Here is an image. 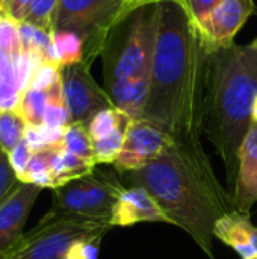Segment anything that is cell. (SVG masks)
Returning a JSON list of instances; mask_svg holds the SVG:
<instances>
[{
  "mask_svg": "<svg viewBox=\"0 0 257 259\" xmlns=\"http://www.w3.org/2000/svg\"><path fill=\"white\" fill-rule=\"evenodd\" d=\"M209 53L198 29L177 2L156 3L150 94L142 120L173 138L201 140Z\"/></svg>",
  "mask_w": 257,
  "mask_h": 259,
  "instance_id": "1",
  "label": "cell"
},
{
  "mask_svg": "<svg viewBox=\"0 0 257 259\" xmlns=\"http://www.w3.org/2000/svg\"><path fill=\"white\" fill-rule=\"evenodd\" d=\"M124 178L130 185L145 188L170 225L183 229L214 259V226L236 205L220 184L201 140L173 138L159 158Z\"/></svg>",
  "mask_w": 257,
  "mask_h": 259,
  "instance_id": "2",
  "label": "cell"
},
{
  "mask_svg": "<svg viewBox=\"0 0 257 259\" xmlns=\"http://www.w3.org/2000/svg\"><path fill=\"white\" fill-rule=\"evenodd\" d=\"M257 96V47L230 44L211 50L203 134L226 168L229 188H235L239 149L251 126Z\"/></svg>",
  "mask_w": 257,
  "mask_h": 259,
  "instance_id": "3",
  "label": "cell"
},
{
  "mask_svg": "<svg viewBox=\"0 0 257 259\" xmlns=\"http://www.w3.org/2000/svg\"><path fill=\"white\" fill-rule=\"evenodd\" d=\"M133 12L123 0H58L53 30L77 33L83 39V62L91 65L103 53L112 32Z\"/></svg>",
  "mask_w": 257,
  "mask_h": 259,
  "instance_id": "4",
  "label": "cell"
},
{
  "mask_svg": "<svg viewBox=\"0 0 257 259\" xmlns=\"http://www.w3.org/2000/svg\"><path fill=\"white\" fill-rule=\"evenodd\" d=\"M156 33V3L138 8L126 27L124 39L118 47L106 44L105 83L129 80L150 73Z\"/></svg>",
  "mask_w": 257,
  "mask_h": 259,
  "instance_id": "5",
  "label": "cell"
},
{
  "mask_svg": "<svg viewBox=\"0 0 257 259\" xmlns=\"http://www.w3.org/2000/svg\"><path fill=\"white\" fill-rule=\"evenodd\" d=\"M109 229H112L109 225L64 219L47 212L33 229L24 232L3 259H68L76 241L105 237Z\"/></svg>",
  "mask_w": 257,
  "mask_h": 259,
  "instance_id": "6",
  "label": "cell"
},
{
  "mask_svg": "<svg viewBox=\"0 0 257 259\" xmlns=\"http://www.w3.org/2000/svg\"><path fill=\"white\" fill-rule=\"evenodd\" d=\"M61 80L71 123L86 126L95 114L114 106L109 94L98 87L89 73V65L85 62L62 67Z\"/></svg>",
  "mask_w": 257,
  "mask_h": 259,
  "instance_id": "7",
  "label": "cell"
},
{
  "mask_svg": "<svg viewBox=\"0 0 257 259\" xmlns=\"http://www.w3.org/2000/svg\"><path fill=\"white\" fill-rule=\"evenodd\" d=\"M171 143L173 137L159 126L142 118L132 120L114 168L121 175L141 170L159 158Z\"/></svg>",
  "mask_w": 257,
  "mask_h": 259,
  "instance_id": "8",
  "label": "cell"
},
{
  "mask_svg": "<svg viewBox=\"0 0 257 259\" xmlns=\"http://www.w3.org/2000/svg\"><path fill=\"white\" fill-rule=\"evenodd\" d=\"M254 11V0H221L195 27L209 50H215L233 44L236 33Z\"/></svg>",
  "mask_w": 257,
  "mask_h": 259,
  "instance_id": "9",
  "label": "cell"
},
{
  "mask_svg": "<svg viewBox=\"0 0 257 259\" xmlns=\"http://www.w3.org/2000/svg\"><path fill=\"white\" fill-rule=\"evenodd\" d=\"M44 188L18 182L12 193L0 203V258H3L24 235L27 217Z\"/></svg>",
  "mask_w": 257,
  "mask_h": 259,
  "instance_id": "10",
  "label": "cell"
},
{
  "mask_svg": "<svg viewBox=\"0 0 257 259\" xmlns=\"http://www.w3.org/2000/svg\"><path fill=\"white\" fill-rule=\"evenodd\" d=\"M79 179L85 193L89 219L95 223L109 225L114 206L126 190L124 184L115 171L101 170L97 167Z\"/></svg>",
  "mask_w": 257,
  "mask_h": 259,
  "instance_id": "11",
  "label": "cell"
},
{
  "mask_svg": "<svg viewBox=\"0 0 257 259\" xmlns=\"http://www.w3.org/2000/svg\"><path fill=\"white\" fill-rule=\"evenodd\" d=\"M138 223H168L167 215L162 212L159 205L155 202L151 194L138 185H130L120 196L114 206L109 225L129 228Z\"/></svg>",
  "mask_w": 257,
  "mask_h": 259,
  "instance_id": "12",
  "label": "cell"
},
{
  "mask_svg": "<svg viewBox=\"0 0 257 259\" xmlns=\"http://www.w3.org/2000/svg\"><path fill=\"white\" fill-rule=\"evenodd\" d=\"M233 199L236 209L250 217L257 202V123L253 121L239 149V168Z\"/></svg>",
  "mask_w": 257,
  "mask_h": 259,
  "instance_id": "13",
  "label": "cell"
},
{
  "mask_svg": "<svg viewBox=\"0 0 257 259\" xmlns=\"http://www.w3.org/2000/svg\"><path fill=\"white\" fill-rule=\"evenodd\" d=\"M214 237L232 247L241 259L257 258V229L250 217L238 209L221 215L214 226Z\"/></svg>",
  "mask_w": 257,
  "mask_h": 259,
  "instance_id": "14",
  "label": "cell"
},
{
  "mask_svg": "<svg viewBox=\"0 0 257 259\" xmlns=\"http://www.w3.org/2000/svg\"><path fill=\"white\" fill-rule=\"evenodd\" d=\"M106 93L115 108L133 120H141L150 94V73L129 80L106 83Z\"/></svg>",
  "mask_w": 257,
  "mask_h": 259,
  "instance_id": "15",
  "label": "cell"
},
{
  "mask_svg": "<svg viewBox=\"0 0 257 259\" xmlns=\"http://www.w3.org/2000/svg\"><path fill=\"white\" fill-rule=\"evenodd\" d=\"M59 141L39 147L33 152L27 167L18 176L21 182L35 184L41 188H56V162Z\"/></svg>",
  "mask_w": 257,
  "mask_h": 259,
  "instance_id": "16",
  "label": "cell"
},
{
  "mask_svg": "<svg viewBox=\"0 0 257 259\" xmlns=\"http://www.w3.org/2000/svg\"><path fill=\"white\" fill-rule=\"evenodd\" d=\"M85 47L83 39L70 30H53L52 32V50L50 62L59 68L83 62Z\"/></svg>",
  "mask_w": 257,
  "mask_h": 259,
  "instance_id": "17",
  "label": "cell"
},
{
  "mask_svg": "<svg viewBox=\"0 0 257 259\" xmlns=\"http://www.w3.org/2000/svg\"><path fill=\"white\" fill-rule=\"evenodd\" d=\"M48 100H50L48 90H39V88L29 87L21 94L20 103L15 111L23 117L27 127L41 129V127H44V118H45Z\"/></svg>",
  "mask_w": 257,
  "mask_h": 259,
  "instance_id": "18",
  "label": "cell"
},
{
  "mask_svg": "<svg viewBox=\"0 0 257 259\" xmlns=\"http://www.w3.org/2000/svg\"><path fill=\"white\" fill-rule=\"evenodd\" d=\"M21 94L23 91L17 80L14 56L5 55L0 68V111H15Z\"/></svg>",
  "mask_w": 257,
  "mask_h": 259,
  "instance_id": "19",
  "label": "cell"
},
{
  "mask_svg": "<svg viewBox=\"0 0 257 259\" xmlns=\"http://www.w3.org/2000/svg\"><path fill=\"white\" fill-rule=\"evenodd\" d=\"M27 134V124L17 111H0V147L9 155Z\"/></svg>",
  "mask_w": 257,
  "mask_h": 259,
  "instance_id": "20",
  "label": "cell"
},
{
  "mask_svg": "<svg viewBox=\"0 0 257 259\" xmlns=\"http://www.w3.org/2000/svg\"><path fill=\"white\" fill-rule=\"evenodd\" d=\"M64 150L77 155L86 161H94V152H92V140L88 134V129L85 124L80 123H71L64 129V134L59 140ZM97 165V164H95Z\"/></svg>",
  "mask_w": 257,
  "mask_h": 259,
  "instance_id": "21",
  "label": "cell"
},
{
  "mask_svg": "<svg viewBox=\"0 0 257 259\" xmlns=\"http://www.w3.org/2000/svg\"><path fill=\"white\" fill-rule=\"evenodd\" d=\"M18 30H20L21 52L39 55L45 62H50L52 32H47L41 27H36L24 21L18 24Z\"/></svg>",
  "mask_w": 257,
  "mask_h": 259,
  "instance_id": "22",
  "label": "cell"
},
{
  "mask_svg": "<svg viewBox=\"0 0 257 259\" xmlns=\"http://www.w3.org/2000/svg\"><path fill=\"white\" fill-rule=\"evenodd\" d=\"M132 120L133 118H130L126 112H123L118 108L112 106V108L103 109L98 114H95L89 120V123L86 124V129H88V134H89L91 140L95 141V140H100V138H105V137L111 135L120 126L127 124Z\"/></svg>",
  "mask_w": 257,
  "mask_h": 259,
  "instance_id": "23",
  "label": "cell"
},
{
  "mask_svg": "<svg viewBox=\"0 0 257 259\" xmlns=\"http://www.w3.org/2000/svg\"><path fill=\"white\" fill-rule=\"evenodd\" d=\"M129 124L130 123L123 124L117 131H114L111 135L92 141L94 161H95L97 165H109V164L114 165V162H115V159H117V156H118V153H120V150L123 147L124 137H126Z\"/></svg>",
  "mask_w": 257,
  "mask_h": 259,
  "instance_id": "24",
  "label": "cell"
},
{
  "mask_svg": "<svg viewBox=\"0 0 257 259\" xmlns=\"http://www.w3.org/2000/svg\"><path fill=\"white\" fill-rule=\"evenodd\" d=\"M56 5L58 0H32L23 21L41 27L47 32H52Z\"/></svg>",
  "mask_w": 257,
  "mask_h": 259,
  "instance_id": "25",
  "label": "cell"
},
{
  "mask_svg": "<svg viewBox=\"0 0 257 259\" xmlns=\"http://www.w3.org/2000/svg\"><path fill=\"white\" fill-rule=\"evenodd\" d=\"M18 24L9 15H0V50L5 55L15 56L21 53Z\"/></svg>",
  "mask_w": 257,
  "mask_h": 259,
  "instance_id": "26",
  "label": "cell"
},
{
  "mask_svg": "<svg viewBox=\"0 0 257 259\" xmlns=\"http://www.w3.org/2000/svg\"><path fill=\"white\" fill-rule=\"evenodd\" d=\"M20 179L17 171L14 170L9 156L0 147V203L12 193V190L18 185Z\"/></svg>",
  "mask_w": 257,
  "mask_h": 259,
  "instance_id": "27",
  "label": "cell"
},
{
  "mask_svg": "<svg viewBox=\"0 0 257 259\" xmlns=\"http://www.w3.org/2000/svg\"><path fill=\"white\" fill-rule=\"evenodd\" d=\"M176 2L183 8L192 24L197 26L221 0H176Z\"/></svg>",
  "mask_w": 257,
  "mask_h": 259,
  "instance_id": "28",
  "label": "cell"
},
{
  "mask_svg": "<svg viewBox=\"0 0 257 259\" xmlns=\"http://www.w3.org/2000/svg\"><path fill=\"white\" fill-rule=\"evenodd\" d=\"M101 240L103 237H92L76 241L70 249L68 259H98Z\"/></svg>",
  "mask_w": 257,
  "mask_h": 259,
  "instance_id": "29",
  "label": "cell"
},
{
  "mask_svg": "<svg viewBox=\"0 0 257 259\" xmlns=\"http://www.w3.org/2000/svg\"><path fill=\"white\" fill-rule=\"evenodd\" d=\"M33 147L30 146V143L27 141V138H24L8 156H9V161H11V164H12V167H14V170L17 171V175L20 176L23 171H24V168L27 167V164H29V161H30V158H32V155H33Z\"/></svg>",
  "mask_w": 257,
  "mask_h": 259,
  "instance_id": "30",
  "label": "cell"
},
{
  "mask_svg": "<svg viewBox=\"0 0 257 259\" xmlns=\"http://www.w3.org/2000/svg\"><path fill=\"white\" fill-rule=\"evenodd\" d=\"M32 0H11L6 9V15H9L12 20L21 23L26 17L27 8L30 5Z\"/></svg>",
  "mask_w": 257,
  "mask_h": 259,
  "instance_id": "31",
  "label": "cell"
},
{
  "mask_svg": "<svg viewBox=\"0 0 257 259\" xmlns=\"http://www.w3.org/2000/svg\"><path fill=\"white\" fill-rule=\"evenodd\" d=\"M127 6H130L133 11H136L141 6H147V5H155V0H123Z\"/></svg>",
  "mask_w": 257,
  "mask_h": 259,
  "instance_id": "32",
  "label": "cell"
},
{
  "mask_svg": "<svg viewBox=\"0 0 257 259\" xmlns=\"http://www.w3.org/2000/svg\"><path fill=\"white\" fill-rule=\"evenodd\" d=\"M251 121L257 123V96L254 99V103H253V109H251Z\"/></svg>",
  "mask_w": 257,
  "mask_h": 259,
  "instance_id": "33",
  "label": "cell"
},
{
  "mask_svg": "<svg viewBox=\"0 0 257 259\" xmlns=\"http://www.w3.org/2000/svg\"><path fill=\"white\" fill-rule=\"evenodd\" d=\"M11 0H0V9L6 14V9H8V5H9Z\"/></svg>",
  "mask_w": 257,
  "mask_h": 259,
  "instance_id": "34",
  "label": "cell"
},
{
  "mask_svg": "<svg viewBox=\"0 0 257 259\" xmlns=\"http://www.w3.org/2000/svg\"><path fill=\"white\" fill-rule=\"evenodd\" d=\"M3 56H5V53L0 50V68H2V62H3Z\"/></svg>",
  "mask_w": 257,
  "mask_h": 259,
  "instance_id": "35",
  "label": "cell"
},
{
  "mask_svg": "<svg viewBox=\"0 0 257 259\" xmlns=\"http://www.w3.org/2000/svg\"><path fill=\"white\" fill-rule=\"evenodd\" d=\"M159 2H165V0H155V3H159ZM173 2H176V0H173Z\"/></svg>",
  "mask_w": 257,
  "mask_h": 259,
  "instance_id": "36",
  "label": "cell"
},
{
  "mask_svg": "<svg viewBox=\"0 0 257 259\" xmlns=\"http://www.w3.org/2000/svg\"><path fill=\"white\" fill-rule=\"evenodd\" d=\"M251 44H253V46H256V47H257V38L254 39V41H253V42H251Z\"/></svg>",
  "mask_w": 257,
  "mask_h": 259,
  "instance_id": "37",
  "label": "cell"
},
{
  "mask_svg": "<svg viewBox=\"0 0 257 259\" xmlns=\"http://www.w3.org/2000/svg\"><path fill=\"white\" fill-rule=\"evenodd\" d=\"M0 15H6V14H5V12H3V11L0 9Z\"/></svg>",
  "mask_w": 257,
  "mask_h": 259,
  "instance_id": "38",
  "label": "cell"
},
{
  "mask_svg": "<svg viewBox=\"0 0 257 259\" xmlns=\"http://www.w3.org/2000/svg\"><path fill=\"white\" fill-rule=\"evenodd\" d=\"M0 259H3V258H0Z\"/></svg>",
  "mask_w": 257,
  "mask_h": 259,
  "instance_id": "39",
  "label": "cell"
},
{
  "mask_svg": "<svg viewBox=\"0 0 257 259\" xmlns=\"http://www.w3.org/2000/svg\"><path fill=\"white\" fill-rule=\"evenodd\" d=\"M256 259H257V258H256Z\"/></svg>",
  "mask_w": 257,
  "mask_h": 259,
  "instance_id": "40",
  "label": "cell"
}]
</instances>
